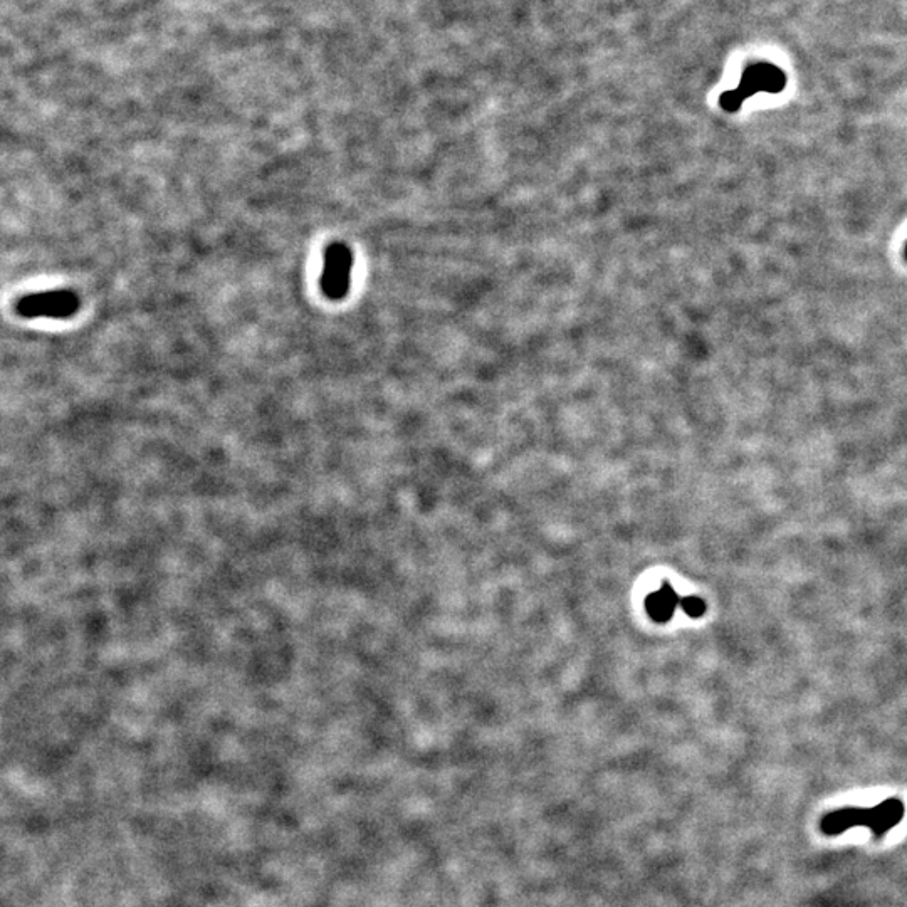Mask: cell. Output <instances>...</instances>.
Listing matches in <instances>:
<instances>
[{"label":"cell","instance_id":"obj_4","mask_svg":"<svg viewBox=\"0 0 907 907\" xmlns=\"http://www.w3.org/2000/svg\"><path fill=\"white\" fill-rule=\"evenodd\" d=\"M906 808L899 798H887L876 807L867 808V829L876 837L889 834L901 824Z\"/></svg>","mask_w":907,"mask_h":907},{"label":"cell","instance_id":"obj_5","mask_svg":"<svg viewBox=\"0 0 907 907\" xmlns=\"http://www.w3.org/2000/svg\"><path fill=\"white\" fill-rule=\"evenodd\" d=\"M866 824L867 808H840L835 812L827 813L822 818L820 829L825 835L835 837V835L845 834L847 830Z\"/></svg>","mask_w":907,"mask_h":907},{"label":"cell","instance_id":"obj_6","mask_svg":"<svg viewBox=\"0 0 907 907\" xmlns=\"http://www.w3.org/2000/svg\"><path fill=\"white\" fill-rule=\"evenodd\" d=\"M681 605V600L677 597L676 590L671 585H662L661 590L651 593L645 600V609L651 619L656 622H669L674 617L677 607Z\"/></svg>","mask_w":907,"mask_h":907},{"label":"cell","instance_id":"obj_2","mask_svg":"<svg viewBox=\"0 0 907 907\" xmlns=\"http://www.w3.org/2000/svg\"><path fill=\"white\" fill-rule=\"evenodd\" d=\"M785 84H787V76L782 69L768 63L753 64L743 73L738 90L728 91L721 95V106L728 111L740 110V106L748 96L756 95L760 91L778 93L785 88Z\"/></svg>","mask_w":907,"mask_h":907},{"label":"cell","instance_id":"obj_3","mask_svg":"<svg viewBox=\"0 0 907 907\" xmlns=\"http://www.w3.org/2000/svg\"><path fill=\"white\" fill-rule=\"evenodd\" d=\"M323 264L321 291L331 301H340L347 296L352 286V249L343 242H333L326 247Z\"/></svg>","mask_w":907,"mask_h":907},{"label":"cell","instance_id":"obj_1","mask_svg":"<svg viewBox=\"0 0 907 907\" xmlns=\"http://www.w3.org/2000/svg\"><path fill=\"white\" fill-rule=\"evenodd\" d=\"M81 301L78 294L69 289H56L44 293L27 294L17 301V315L27 320L49 318V320H68L79 311Z\"/></svg>","mask_w":907,"mask_h":907},{"label":"cell","instance_id":"obj_7","mask_svg":"<svg viewBox=\"0 0 907 907\" xmlns=\"http://www.w3.org/2000/svg\"><path fill=\"white\" fill-rule=\"evenodd\" d=\"M679 607H681L691 619H699V617H703L704 612H706V603L699 597L682 598Z\"/></svg>","mask_w":907,"mask_h":907}]
</instances>
